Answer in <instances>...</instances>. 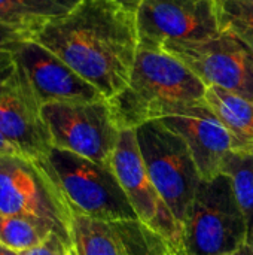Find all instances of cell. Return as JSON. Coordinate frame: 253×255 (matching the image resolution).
Segmentation results:
<instances>
[{
    "label": "cell",
    "mask_w": 253,
    "mask_h": 255,
    "mask_svg": "<svg viewBox=\"0 0 253 255\" xmlns=\"http://www.w3.org/2000/svg\"><path fill=\"white\" fill-rule=\"evenodd\" d=\"M33 39L107 100L127 88L139 51L136 15L119 0H79Z\"/></svg>",
    "instance_id": "cell-1"
},
{
    "label": "cell",
    "mask_w": 253,
    "mask_h": 255,
    "mask_svg": "<svg viewBox=\"0 0 253 255\" xmlns=\"http://www.w3.org/2000/svg\"><path fill=\"white\" fill-rule=\"evenodd\" d=\"M206 90L201 79L170 52L139 45L127 88L109 103L121 130L137 128L157 108L201 102Z\"/></svg>",
    "instance_id": "cell-2"
},
{
    "label": "cell",
    "mask_w": 253,
    "mask_h": 255,
    "mask_svg": "<svg viewBox=\"0 0 253 255\" xmlns=\"http://www.w3.org/2000/svg\"><path fill=\"white\" fill-rule=\"evenodd\" d=\"M36 161L57 185L72 214L104 221L137 220L110 164L54 146Z\"/></svg>",
    "instance_id": "cell-3"
},
{
    "label": "cell",
    "mask_w": 253,
    "mask_h": 255,
    "mask_svg": "<svg viewBox=\"0 0 253 255\" xmlns=\"http://www.w3.org/2000/svg\"><path fill=\"white\" fill-rule=\"evenodd\" d=\"M248 229L231 178L201 179L182 226L180 255H233L246 247Z\"/></svg>",
    "instance_id": "cell-4"
},
{
    "label": "cell",
    "mask_w": 253,
    "mask_h": 255,
    "mask_svg": "<svg viewBox=\"0 0 253 255\" xmlns=\"http://www.w3.org/2000/svg\"><path fill=\"white\" fill-rule=\"evenodd\" d=\"M136 134L146 170L182 227L201 182L194 157L185 140L158 120L143 123Z\"/></svg>",
    "instance_id": "cell-5"
},
{
    "label": "cell",
    "mask_w": 253,
    "mask_h": 255,
    "mask_svg": "<svg viewBox=\"0 0 253 255\" xmlns=\"http://www.w3.org/2000/svg\"><path fill=\"white\" fill-rule=\"evenodd\" d=\"M0 214L48 221L72 245L73 214L52 179L27 155L0 157Z\"/></svg>",
    "instance_id": "cell-6"
},
{
    "label": "cell",
    "mask_w": 253,
    "mask_h": 255,
    "mask_svg": "<svg viewBox=\"0 0 253 255\" xmlns=\"http://www.w3.org/2000/svg\"><path fill=\"white\" fill-rule=\"evenodd\" d=\"M42 117L54 148L109 164L121 128L107 99L46 103L42 106Z\"/></svg>",
    "instance_id": "cell-7"
},
{
    "label": "cell",
    "mask_w": 253,
    "mask_h": 255,
    "mask_svg": "<svg viewBox=\"0 0 253 255\" xmlns=\"http://www.w3.org/2000/svg\"><path fill=\"white\" fill-rule=\"evenodd\" d=\"M0 133L33 160L52 148L42 105L12 51H0Z\"/></svg>",
    "instance_id": "cell-8"
},
{
    "label": "cell",
    "mask_w": 253,
    "mask_h": 255,
    "mask_svg": "<svg viewBox=\"0 0 253 255\" xmlns=\"http://www.w3.org/2000/svg\"><path fill=\"white\" fill-rule=\"evenodd\" d=\"M163 49L186 64L206 87L253 100V49L231 33L197 42H167Z\"/></svg>",
    "instance_id": "cell-9"
},
{
    "label": "cell",
    "mask_w": 253,
    "mask_h": 255,
    "mask_svg": "<svg viewBox=\"0 0 253 255\" xmlns=\"http://www.w3.org/2000/svg\"><path fill=\"white\" fill-rule=\"evenodd\" d=\"M137 220L163 236L173 253L180 255L182 227L160 196L142 158L136 128L121 130L118 145L109 161Z\"/></svg>",
    "instance_id": "cell-10"
},
{
    "label": "cell",
    "mask_w": 253,
    "mask_h": 255,
    "mask_svg": "<svg viewBox=\"0 0 253 255\" xmlns=\"http://www.w3.org/2000/svg\"><path fill=\"white\" fill-rule=\"evenodd\" d=\"M139 45L197 42L219 34L215 0H142L134 10Z\"/></svg>",
    "instance_id": "cell-11"
},
{
    "label": "cell",
    "mask_w": 253,
    "mask_h": 255,
    "mask_svg": "<svg viewBox=\"0 0 253 255\" xmlns=\"http://www.w3.org/2000/svg\"><path fill=\"white\" fill-rule=\"evenodd\" d=\"M151 120H158L185 140L201 179L222 173L224 158L233 151V136L204 100L157 108L149 114Z\"/></svg>",
    "instance_id": "cell-12"
},
{
    "label": "cell",
    "mask_w": 253,
    "mask_h": 255,
    "mask_svg": "<svg viewBox=\"0 0 253 255\" xmlns=\"http://www.w3.org/2000/svg\"><path fill=\"white\" fill-rule=\"evenodd\" d=\"M72 245L76 255H169V242L139 220L104 221L73 214Z\"/></svg>",
    "instance_id": "cell-13"
},
{
    "label": "cell",
    "mask_w": 253,
    "mask_h": 255,
    "mask_svg": "<svg viewBox=\"0 0 253 255\" xmlns=\"http://www.w3.org/2000/svg\"><path fill=\"white\" fill-rule=\"evenodd\" d=\"M43 106L52 102H95L106 99L61 58L30 37L12 49Z\"/></svg>",
    "instance_id": "cell-14"
},
{
    "label": "cell",
    "mask_w": 253,
    "mask_h": 255,
    "mask_svg": "<svg viewBox=\"0 0 253 255\" xmlns=\"http://www.w3.org/2000/svg\"><path fill=\"white\" fill-rule=\"evenodd\" d=\"M204 102L233 136V151L253 149V100L207 87Z\"/></svg>",
    "instance_id": "cell-15"
},
{
    "label": "cell",
    "mask_w": 253,
    "mask_h": 255,
    "mask_svg": "<svg viewBox=\"0 0 253 255\" xmlns=\"http://www.w3.org/2000/svg\"><path fill=\"white\" fill-rule=\"evenodd\" d=\"M79 0H0V22L33 36L48 22L66 15Z\"/></svg>",
    "instance_id": "cell-16"
},
{
    "label": "cell",
    "mask_w": 253,
    "mask_h": 255,
    "mask_svg": "<svg viewBox=\"0 0 253 255\" xmlns=\"http://www.w3.org/2000/svg\"><path fill=\"white\" fill-rule=\"evenodd\" d=\"M222 173L231 178L236 200L246 221V245L253 248V149L230 151L224 158Z\"/></svg>",
    "instance_id": "cell-17"
},
{
    "label": "cell",
    "mask_w": 253,
    "mask_h": 255,
    "mask_svg": "<svg viewBox=\"0 0 253 255\" xmlns=\"http://www.w3.org/2000/svg\"><path fill=\"white\" fill-rule=\"evenodd\" d=\"M52 233H57V230L48 221L33 217L0 214V245L15 253L39 247Z\"/></svg>",
    "instance_id": "cell-18"
},
{
    "label": "cell",
    "mask_w": 253,
    "mask_h": 255,
    "mask_svg": "<svg viewBox=\"0 0 253 255\" xmlns=\"http://www.w3.org/2000/svg\"><path fill=\"white\" fill-rule=\"evenodd\" d=\"M219 31L231 33L253 49V0H215Z\"/></svg>",
    "instance_id": "cell-19"
},
{
    "label": "cell",
    "mask_w": 253,
    "mask_h": 255,
    "mask_svg": "<svg viewBox=\"0 0 253 255\" xmlns=\"http://www.w3.org/2000/svg\"><path fill=\"white\" fill-rule=\"evenodd\" d=\"M19 255H76L73 251V245L66 242L57 233H52L43 244L36 248L18 253Z\"/></svg>",
    "instance_id": "cell-20"
},
{
    "label": "cell",
    "mask_w": 253,
    "mask_h": 255,
    "mask_svg": "<svg viewBox=\"0 0 253 255\" xmlns=\"http://www.w3.org/2000/svg\"><path fill=\"white\" fill-rule=\"evenodd\" d=\"M30 37H33L30 31L0 22V51H12L18 43Z\"/></svg>",
    "instance_id": "cell-21"
},
{
    "label": "cell",
    "mask_w": 253,
    "mask_h": 255,
    "mask_svg": "<svg viewBox=\"0 0 253 255\" xmlns=\"http://www.w3.org/2000/svg\"><path fill=\"white\" fill-rule=\"evenodd\" d=\"M15 154H21V152L0 133V157L1 155H15Z\"/></svg>",
    "instance_id": "cell-22"
},
{
    "label": "cell",
    "mask_w": 253,
    "mask_h": 255,
    "mask_svg": "<svg viewBox=\"0 0 253 255\" xmlns=\"http://www.w3.org/2000/svg\"><path fill=\"white\" fill-rule=\"evenodd\" d=\"M127 9H130L131 12H134L136 10V7L139 6V3L142 1V0H119Z\"/></svg>",
    "instance_id": "cell-23"
},
{
    "label": "cell",
    "mask_w": 253,
    "mask_h": 255,
    "mask_svg": "<svg viewBox=\"0 0 253 255\" xmlns=\"http://www.w3.org/2000/svg\"><path fill=\"white\" fill-rule=\"evenodd\" d=\"M236 255H253V248L252 247H248V245H246V247H243V248H242V250H240V251H239Z\"/></svg>",
    "instance_id": "cell-24"
},
{
    "label": "cell",
    "mask_w": 253,
    "mask_h": 255,
    "mask_svg": "<svg viewBox=\"0 0 253 255\" xmlns=\"http://www.w3.org/2000/svg\"><path fill=\"white\" fill-rule=\"evenodd\" d=\"M0 255H19L18 253H15V251H12V250H9V248H6V247H3V245H0Z\"/></svg>",
    "instance_id": "cell-25"
},
{
    "label": "cell",
    "mask_w": 253,
    "mask_h": 255,
    "mask_svg": "<svg viewBox=\"0 0 253 255\" xmlns=\"http://www.w3.org/2000/svg\"><path fill=\"white\" fill-rule=\"evenodd\" d=\"M169 255H177V254H176V253H170V254H169Z\"/></svg>",
    "instance_id": "cell-26"
},
{
    "label": "cell",
    "mask_w": 253,
    "mask_h": 255,
    "mask_svg": "<svg viewBox=\"0 0 253 255\" xmlns=\"http://www.w3.org/2000/svg\"><path fill=\"white\" fill-rule=\"evenodd\" d=\"M233 255H236V254H233Z\"/></svg>",
    "instance_id": "cell-27"
}]
</instances>
